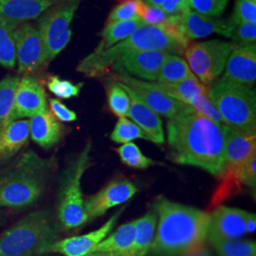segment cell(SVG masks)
<instances>
[{
	"instance_id": "21",
	"label": "cell",
	"mask_w": 256,
	"mask_h": 256,
	"mask_svg": "<svg viewBox=\"0 0 256 256\" xmlns=\"http://www.w3.org/2000/svg\"><path fill=\"white\" fill-rule=\"evenodd\" d=\"M28 124L32 140L45 149L54 146L63 137L64 128L50 110H45L30 118Z\"/></svg>"
},
{
	"instance_id": "33",
	"label": "cell",
	"mask_w": 256,
	"mask_h": 256,
	"mask_svg": "<svg viewBox=\"0 0 256 256\" xmlns=\"http://www.w3.org/2000/svg\"><path fill=\"white\" fill-rule=\"evenodd\" d=\"M106 93L110 111L119 118L128 117L130 108V98L122 86L118 82H110Z\"/></svg>"
},
{
	"instance_id": "11",
	"label": "cell",
	"mask_w": 256,
	"mask_h": 256,
	"mask_svg": "<svg viewBox=\"0 0 256 256\" xmlns=\"http://www.w3.org/2000/svg\"><path fill=\"white\" fill-rule=\"evenodd\" d=\"M115 79L116 82L130 88L158 115L164 116L169 120L178 117L189 106L167 95L156 82L140 80L126 74H118Z\"/></svg>"
},
{
	"instance_id": "49",
	"label": "cell",
	"mask_w": 256,
	"mask_h": 256,
	"mask_svg": "<svg viewBox=\"0 0 256 256\" xmlns=\"http://www.w3.org/2000/svg\"><path fill=\"white\" fill-rule=\"evenodd\" d=\"M84 256H117L111 254H106V252H92L90 254Z\"/></svg>"
},
{
	"instance_id": "2",
	"label": "cell",
	"mask_w": 256,
	"mask_h": 256,
	"mask_svg": "<svg viewBox=\"0 0 256 256\" xmlns=\"http://www.w3.org/2000/svg\"><path fill=\"white\" fill-rule=\"evenodd\" d=\"M158 228L150 252L156 256H182L202 247L208 236V212L160 198L155 203Z\"/></svg>"
},
{
	"instance_id": "38",
	"label": "cell",
	"mask_w": 256,
	"mask_h": 256,
	"mask_svg": "<svg viewBox=\"0 0 256 256\" xmlns=\"http://www.w3.org/2000/svg\"><path fill=\"white\" fill-rule=\"evenodd\" d=\"M82 86V82L75 84L70 81L63 80L58 76H50L46 81L48 90L54 94L56 97L61 99H70L72 97H77L80 94Z\"/></svg>"
},
{
	"instance_id": "40",
	"label": "cell",
	"mask_w": 256,
	"mask_h": 256,
	"mask_svg": "<svg viewBox=\"0 0 256 256\" xmlns=\"http://www.w3.org/2000/svg\"><path fill=\"white\" fill-rule=\"evenodd\" d=\"M142 0H124L111 10L108 23L137 18Z\"/></svg>"
},
{
	"instance_id": "48",
	"label": "cell",
	"mask_w": 256,
	"mask_h": 256,
	"mask_svg": "<svg viewBox=\"0 0 256 256\" xmlns=\"http://www.w3.org/2000/svg\"><path fill=\"white\" fill-rule=\"evenodd\" d=\"M144 2H146L148 5H151V6H156V7H160L162 5V3L164 1V0H142Z\"/></svg>"
},
{
	"instance_id": "25",
	"label": "cell",
	"mask_w": 256,
	"mask_h": 256,
	"mask_svg": "<svg viewBox=\"0 0 256 256\" xmlns=\"http://www.w3.org/2000/svg\"><path fill=\"white\" fill-rule=\"evenodd\" d=\"M156 222V212H149L136 220L134 243L128 256H146L150 252L155 238Z\"/></svg>"
},
{
	"instance_id": "41",
	"label": "cell",
	"mask_w": 256,
	"mask_h": 256,
	"mask_svg": "<svg viewBox=\"0 0 256 256\" xmlns=\"http://www.w3.org/2000/svg\"><path fill=\"white\" fill-rule=\"evenodd\" d=\"M190 106L200 113L202 116L218 122L220 124H225L224 120L220 115V111L216 106L212 102L208 94H203L196 96L190 104Z\"/></svg>"
},
{
	"instance_id": "31",
	"label": "cell",
	"mask_w": 256,
	"mask_h": 256,
	"mask_svg": "<svg viewBox=\"0 0 256 256\" xmlns=\"http://www.w3.org/2000/svg\"><path fill=\"white\" fill-rule=\"evenodd\" d=\"M18 24L0 18V64L12 70L16 64L14 30Z\"/></svg>"
},
{
	"instance_id": "42",
	"label": "cell",
	"mask_w": 256,
	"mask_h": 256,
	"mask_svg": "<svg viewBox=\"0 0 256 256\" xmlns=\"http://www.w3.org/2000/svg\"><path fill=\"white\" fill-rule=\"evenodd\" d=\"M230 20L245 23H256V0H236Z\"/></svg>"
},
{
	"instance_id": "43",
	"label": "cell",
	"mask_w": 256,
	"mask_h": 256,
	"mask_svg": "<svg viewBox=\"0 0 256 256\" xmlns=\"http://www.w3.org/2000/svg\"><path fill=\"white\" fill-rule=\"evenodd\" d=\"M256 154L248 156L240 167L241 180L244 186L254 188L256 185Z\"/></svg>"
},
{
	"instance_id": "3",
	"label": "cell",
	"mask_w": 256,
	"mask_h": 256,
	"mask_svg": "<svg viewBox=\"0 0 256 256\" xmlns=\"http://www.w3.org/2000/svg\"><path fill=\"white\" fill-rule=\"evenodd\" d=\"M189 46L178 28L160 27L142 24L126 40L102 52H94L82 59L77 72L88 77L106 74L120 56L140 50H165L182 54Z\"/></svg>"
},
{
	"instance_id": "27",
	"label": "cell",
	"mask_w": 256,
	"mask_h": 256,
	"mask_svg": "<svg viewBox=\"0 0 256 256\" xmlns=\"http://www.w3.org/2000/svg\"><path fill=\"white\" fill-rule=\"evenodd\" d=\"M156 84L167 95L188 106L196 96L208 94L209 92V86L203 84L194 75L176 84Z\"/></svg>"
},
{
	"instance_id": "46",
	"label": "cell",
	"mask_w": 256,
	"mask_h": 256,
	"mask_svg": "<svg viewBox=\"0 0 256 256\" xmlns=\"http://www.w3.org/2000/svg\"><path fill=\"white\" fill-rule=\"evenodd\" d=\"M256 216L254 214L248 212L246 216V230L248 234H252L256 232Z\"/></svg>"
},
{
	"instance_id": "47",
	"label": "cell",
	"mask_w": 256,
	"mask_h": 256,
	"mask_svg": "<svg viewBox=\"0 0 256 256\" xmlns=\"http://www.w3.org/2000/svg\"><path fill=\"white\" fill-rule=\"evenodd\" d=\"M182 256H212V254L207 247L203 245L202 247L198 248Z\"/></svg>"
},
{
	"instance_id": "17",
	"label": "cell",
	"mask_w": 256,
	"mask_h": 256,
	"mask_svg": "<svg viewBox=\"0 0 256 256\" xmlns=\"http://www.w3.org/2000/svg\"><path fill=\"white\" fill-rule=\"evenodd\" d=\"M248 212L238 208L218 206L210 214L208 236L224 239H239L247 234Z\"/></svg>"
},
{
	"instance_id": "44",
	"label": "cell",
	"mask_w": 256,
	"mask_h": 256,
	"mask_svg": "<svg viewBox=\"0 0 256 256\" xmlns=\"http://www.w3.org/2000/svg\"><path fill=\"white\" fill-rule=\"evenodd\" d=\"M50 112L54 114L56 119L63 122H72L77 119L76 113L72 110L68 108L64 104L58 99L50 100Z\"/></svg>"
},
{
	"instance_id": "15",
	"label": "cell",
	"mask_w": 256,
	"mask_h": 256,
	"mask_svg": "<svg viewBox=\"0 0 256 256\" xmlns=\"http://www.w3.org/2000/svg\"><path fill=\"white\" fill-rule=\"evenodd\" d=\"M124 208L120 209L114 216L110 218L102 227L86 234L64 238L57 240L46 248V252H56L64 256H84L93 252L104 238H108L110 232L114 229L120 216L124 212Z\"/></svg>"
},
{
	"instance_id": "12",
	"label": "cell",
	"mask_w": 256,
	"mask_h": 256,
	"mask_svg": "<svg viewBox=\"0 0 256 256\" xmlns=\"http://www.w3.org/2000/svg\"><path fill=\"white\" fill-rule=\"evenodd\" d=\"M165 50H140L120 56L111 66L119 74L154 82L168 55Z\"/></svg>"
},
{
	"instance_id": "39",
	"label": "cell",
	"mask_w": 256,
	"mask_h": 256,
	"mask_svg": "<svg viewBox=\"0 0 256 256\" xmlns=\"http://www.w3.org/2000/svg\"><path fill=\"white\" fill-rule=\"evenodd\" d=\"M194 12L206 16L220 18L226 9L229 0H189Z\"/></svg>"
},
{
	"instance_id": "14",
	"label": "cell",
	"mask_w": 256,
	"mask_h": 256,
	"mask_svg": "<svg viewBox=\"0 0 256 256\" xmlns=\"http://www.w3.org/2000/svg\"><path fill=\"white\" fill-rule=\"evenodd\" d=\"M137 192L136 185L129 180H122L108 183L101 191L84 202L88 220L90 221L101 216L111 208L128 202Z\"/></svg>"
},
{
	"instance_id": "1",
	"label": "cell",
	"mask_w": 256,
	"mask_h": 256,
	"mask_svg": "<svg viewBox=\"0 0 256 256\" xmlns=\"http://www.w3.org/2000/svg\"><path fill=\"white\" fill-rule=\"evenodd\" d=\"M223 128L189 106L167 122L172 160L178 164L200 167L220 178L225 169Z\"/></svg>"
},
{
	"instance_id": "36",
	"label": "cell",
	"mask_w": 256,
	"mask_h": 256,
	"mask_svg": "<svg viewBox=\"0 0 256 256\" xmlns=\"http://www.w3.org/2000/svg\"><path fill=\"white\" fill-rule=\"evenodd\" d=\"M122 164L136 169H146L155 162L144 155L140 149L133 142L124 144L116 149Z\"/></svg>"
},
{
	"instance_id": "5",
	"label": "cell",
	"mask_w": 256,
	"mask_h": 256,
	"mask_svg": "<svg viewBox=\"0 0 256 256\" xmlns=\"http://www.w3.org/2000/svg\"><path fill=\"white\" fill-rule=\"evenodd\" d=\"M48 212L37 210L0 234V256H39L57 241Z\"/></svg>"
},
{
	"instance_id": "9",
	"label": "cell",
	"mask_w": 256,
	"mask_h": 256,
	"mask_svg": "<svg viewBox=\"0 0 256 256\" xmlns=\"http://www.w3.org/2000/svg\"><path fill=\"white\" fill-rule=\"evenodd\" d=\"M234 46L232 43L212 39L187 46L184 54L192 74L203 84L210 86L225 70Z\"/></svg>"
},
{
	"instance_id": "13",
	"label": "cell",
	"mask_w": 256,
	"mask_h": 256,
	"mask_svg": "<svg viewBox=\"0 0 256 256\" xmlns=\"http://www.w3.org/2000/svg\"><path fill=\"white\" fill-rule=\"evenodd\" d=\"M46 110V94L42 84L34 76L20 78L10 122L32 118Z\"/></svg>"
},
{
	"instance_id": "22",
	"label": "cell",
	"mask_w": 256,
	"mask_h": 256,
	"mask_svg": "<svg viewBox=\"0 0 256 256\" xmlns=\"http://www.w3.org/2000/svg\"><path fill=\"white\" fill-rule=\"evenodd\" d=\"M225 168L239 167L256 153V135H244L224 124Z\"/></svg>"
},
{
	"instance_id": "23",
	"label": "cell",
	"mask_w": 256,
	"mask_h": 256,
	"mask_svg": "<svg viewBox=\"0 0 256 256\" xmlns=\"http://www.w3.org/2000/svg\"><path fill=\"white\" fill-rule=\"evenodd\" d=\"M30 138L28 120L10 122L0 132V162L9 160L27 144Z\"/></svg>"
},
{
	"instance_id": "19",
	"label": "cell",
	"mask_w": 256,
	"mask_h": 256,
	"mask_svg": "<svg viewBox=\"0 0 256 256\" xmlns=\"http://www.w3.org/2000/svg\"><path fill=\"white\" fill-rule=\"evenodd\" d=\"M122 86L128 92L130 98L128 117H130L132 122H135L146 134L150 142L158 144H164V130L160 116L150 108H148L130 88L124 84Z\"/></svg>"
},
{
	"instance_id": "34",
	"label": "cell",
	"mask_w": 256,
	"mask_h": 256,
	"mask_svg": "<svg viewBox=\"0 0 256 256\" xmlns=\"http://www.w3.org/2000/svg\"><path fill=\"white\" fill-rule=\"evenodd\" d=\"M110 138L114 142L120 144L132 142V140L136 138H144L149 140L146 134L135 122L129 120L126 117L119 118L110 135Z\"/></svg>"
},
{
	"instance_id": "45",
	"label": "cell",
	"mask_w": 256,
	"mask_h": 256,
	"mask_svg": "<svg viewBox=\"0 0 256 256\" xmlns=\"http://www.w3.org/2000/svg\"><path fill=\"white\" fill-rule=\"evenodd\" d=\"M160 7L170 16H182L192 10L189 0H164Z\"/></svg>"
},
{
	"instance_id": "29",
	"label": "cell",
	"mask_w": 256,
	"mask_h": 256,
	"mask_svg": "<svg viewBox=\"0 0 256 256\" xmlns=\"http://www.w3.org/2000/svg\"><path fill=\"white\" fill-rule=\"evenodd\" d=\"M186 60L178 55L169 54L162 66L158 76V82L160 84H176L192 76Z\"/></svg>"
},
{
	"instance_id": "26",
	"label": "cell",
	"mask_w": 256,
	"mask_h": 256,
	"mask_svg": "<svg viewBox=\"0 0 256 256\" xmlns=\"http://www.w3.org/2000/svg\"><path fill=\"white\" fill-rule=\"evenodd\" d=\"M142 24L144 23L140 18L106 23V27L104 28L102 32L101 42L94 50V52H102L108 50L111 46L126 40Z\"/></svg>"
},
{
	"instance_id": "32",
	"label": "cell",
	"mask_w": 256,
	"mask_h": 256,
	"mask_svg": "<svg viewBox=\"0 0 256 256\" xmlns=\"http://www.w3.org/2000/svg\"><path fill=\"white\" fill-rule=\"evenodd\" d=\"M18 76H6L0 81V132L10 124L14 104Z\"/></svg>"
},
{
	"instance_id": "37",
	"label": "cell",
	"mask_w": 256,
	"mask_h": 256,
	"mask_svg": "<svg viewBox=\"0 0 256 256\" xmlns=\"http://www.w3.org/2000/svg\"><path fill=\"white\" fill-rule=\"evenodd\" d=\"M228 20V26L224 36L230 38L238 45L254 44L256 40V23L236 22Z\"/></svg>"
},
{
	"instance_id": "4",
	"label": "cell",
	"mask_w": 256,
	"mask_h": 256,
	"mask_svg": "<svg viewBox=\"0 0 256 256\" xmlns=\"http://www.w3.org/2000/svg\"><path fill=\"white\" fill-rule=\"evenodd\" d=\"M52 162L32 150L0 169V207L21 209L36 202L46 188Z\"/></svg>"
},
{
	"instance_id": "8",
	"label": "cell",
	"mask_w": 256,
	"mask_h": 256,
	"mask_svg": "<svg viewBox=\"0 0 256 256\" xmlns=\"http://www.w3.org/2000/svg\"><path fill=\"white\" fill-rule=\"evenodd\" d=\"M81 0H61L43 12L38 19L46 63L59 54L72 38L70 24Z\"/></svg>"
},
{
	"instance_id": "6",
	"label": "cell",
	"mask_w": 256,
	"mask_h": 256,
	"mask_svg": "<svg viewBox=\"0 0 256 256\" xmlns=\"http://www.w3.org/2000/svg\"><path fill=\"white\" fill-rule=\"evenodd\" d=\"M208 96L220 111L225 126L244 135H256V92L223 79L209 86Z\"/></svg>"
},
{
	"instance_id": "7",
	"label": "cell",
	"mask_w": 256,
	"mask_h": 256,
	"mask_svg": "<svg viewBox=\"0 0 256 256\" xmlns=\"http://www.w3.org/2000/svg\"><path fill=\"white\" fill-rule=\"evenodd\" d=\"M92 140H88L64 170L58 205V220L64 229L79 228L88 222L82 192V176L92 164Z\"/></svg>"
},
{
	"instance_id": "28",
	"label": "cell",
	"mask_w": 256,
	"mask_h": 256,
	"mask_svg": "<svg viewBox=\"0 0 256 256\" xmlns=\"http://www.w3.org/2000/svg\"><path fill=\"white\" fill-rule=\"evenodd\" d=\"M240 167L241 166L227 167L224 169L223 174L220 176L221 182L220 186L212 194L209 210H214L218 206H221L222 202L241 192L244 185L241 180Z\"/></svg>"
},
{
	"instance_id": "24",
	"label": "cell",
	"mask_w": 256,
	"mask_h": 256,
	"mask_svg": "<svg viewBox=\"0 0 256 256\" xmlns=\"http://www.w3.org/2000/svg\"><path fill=\"white\" fill-rule=\"evenodd\" d=\"M136 220L122 225L108 238H104L93 252H106L117 256H128L135 238Z\"/></svg>"
},
{
	"instance_id": "20",
	"label": "cell",
	"mask_w": 256,
	"mask_h": 256,
	"mask_svg": "<svg viewBox=\"0 0 256 256\" xmlns=\"http://www.w3.org/2000/svg\"><path fill=\"white\" fill-rule=\"evenodd\" d=\"M61 0H0V18L20 24L36 19Z\"/></svg>"
},
{
	"instance_id": "30",
	"label": "cell",
	"mask_w": 256,
	"mask_h": 256,
	"mask_svg": "<svg viewBox=\"0 0 256 256\" xmlns=\"http://www.w3.org/2000/svg\"><path fill=\"white\" fill-rule=\"evenodd\" d=\"M207 238L218 256H256L254 241L224 239L214 236Z\"/></svg>"
},
{
	"instance_id": "18",
	"label": "cell",
	"mask_w": 256,
	"mask_h": 256,
	"mask_svg": "<svg viewBox=\"0 0 256 256\" xmlns=\"http://www.w3.org/2000/svg\"><path fill=\"white\" fill-rule=\"evenodd\" d=\"M174 18L178 30L189 42L192 39L209 36L212 34L224 36L228 26V20L226 19L206 16L192 10Z\"/></svg>"
},
{
	"instance_id": "16",
	"label": "cell",
	"mask_w": 256,
	"mask_h": 256,
	"mask_svg": "<svg viewBox=\"0 0 256 256\" xmlns=\"http://www.w3.org/2000/svg\"><path fill=\"white\" fill-rule=\"evenodd\" d=\"M225 68V74L221 79L252 88L256 80V43L234 44Z\"/></svg>"
},
{
	"instance_id": "10",
	"label": "cell",
	"mask_w": 256,
	"mask_h": 256,
	"mask_svg": "<svg viewBox=\"0 0 256 256\" xmlns=\"http://www.w3.org/2000/svg\"><path fill=\"white\" fill-rule=\"evenodd\" d=\"M18 72L34 76L46 66L44 44L38 28L28 22L20 23L14 30Z\"/></svg>"
},
{
	"instance_id": "35",
	"label": "cell",
	"mask_w": 256,
	"mask_h": 256,
	"mask_svg": "<svg viewBox=\"0 0 256 256\" xmlns=\"http://www.w3.org/2000/svg\"><path fill=\"white\" fill-rule=\"evenodd\" d=\"M138 16L144 24L150 26H160L169 28L176 27L174 16H170L165 14L160 7L148 5L142 0L140 1V5Z\"/></svg>"
}]
</instances>
